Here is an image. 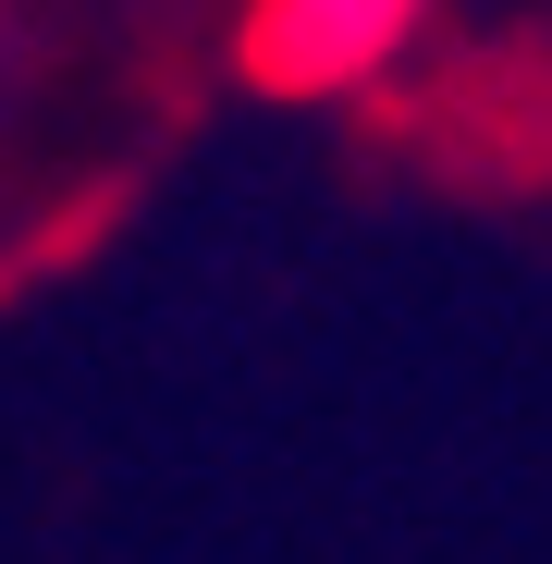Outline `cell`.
Here are the masks:
<instances>
[{"label":"cell","instance_id":"1","mask_svg":"<svg viewBox=\"0 0 552 564\" xmlns=\"http://www.w3.org/2000/svg\"><path fill=\"white\" fill-rule=\"evenodd\" d=\"M405 37H418V0H246V74L283 99L368 86Z\"/></svg>","mask_w":552,"mask_h":564}]
</instances>
